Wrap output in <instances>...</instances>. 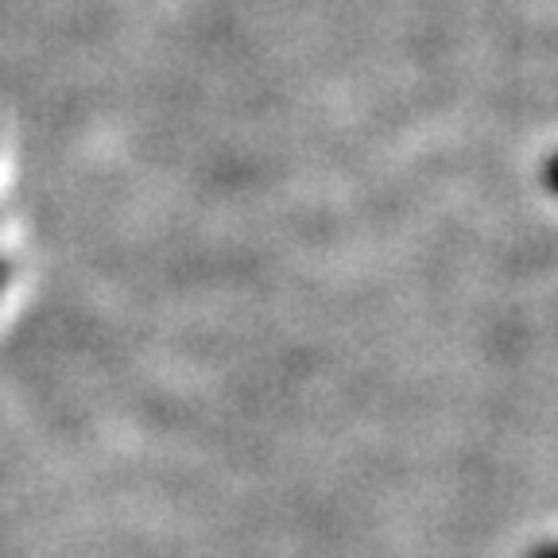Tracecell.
I'll return each instance as SVG.
<instances>
[{"mask_svg":"<svg viewBox=\"0 0 558 558\" xmlns=\"http://www.w3.org/2000/svg\"><path fill=\"white\" fill-rule=\"evenodd\" d=\"M9 276H12V264H9V260H0V291H4V283H9Z\"/></svg>","mask_w":558,"mask_h":558,"instance_id":"3","label":"cell"},{"mask_svg":"<svg viewBox=\"0 0 558 558\" xmlns=\"http://www.w3.org/2000/svg\"><path fill=\"white\" fill-rule=\"evenodd\" d=\"M543 186H547L550 194H558V156H550L547 167H543Z\"/></svg>","mask_w":558,"mask_h":558,"instance_id":"1","label":"cell"},{"mask_svg":"<svg viewBox=\"0 0 558 558\" xmlns=\"http://www.w3.org/2000/svg\"><path fill=\"white\" fill-rule=\"evenodd\" d=\"M527 558H558V543H543V547H535Z\"/></svg>","mask_w":558,"mask_h":558,"instance_id":"2","label":"cell"}]
</instances>
